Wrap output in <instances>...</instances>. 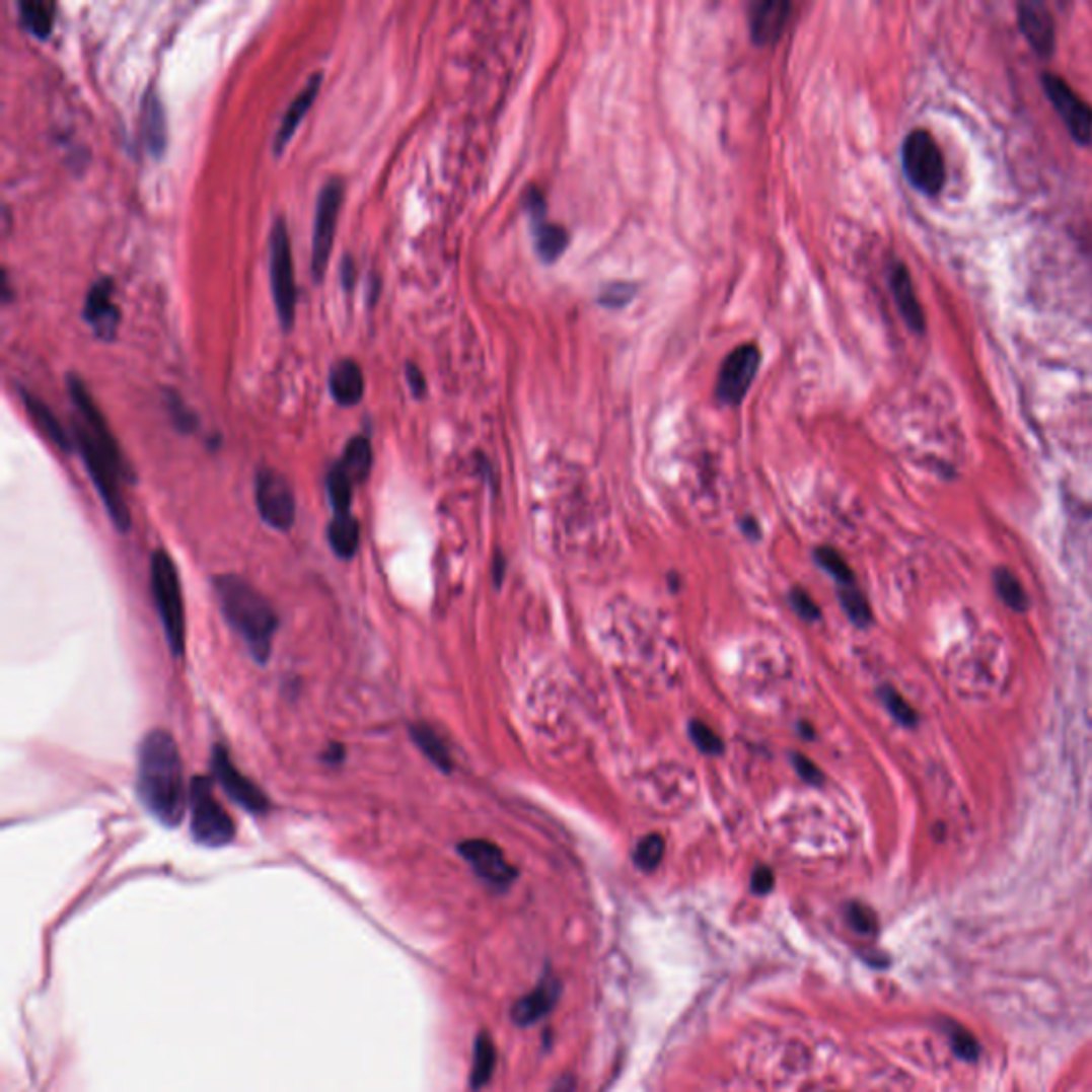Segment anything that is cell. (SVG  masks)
Masks as SVG:
<instances>
[{"mask_svg": "<svg viewBox=\"0 0 1092 1092\" xmlns=\"http://www.w3.org/2000/svg\"><path fill=\"white\" fill-rule=\"evenodd\" d=\"M342 199H344V181L338 177L329 179L318 193L314 231H312V276L316 282L324 278L329 257H332V250H334Z\"/></svg>", "mask_w": 1092, "mask_h": 1092, "instance_id": "obj_9", "label": "cell"}, {"mask_svg": "<svg viewBox=\"0 0 1092 1092\" xmlns=\"http://www.w3.org/2000/svg\"><path fill=\"white\" fill-rule=\"evenodd\" d=\"M757 367H759L757 346L745 344L732 350L719 369V378L715 386L717 399L726 406H738L745 399L747 390L755 378Z\"/></svg>", "mask_w": 1092, "mask_h": 1092, "instance_id": "obj_11", "label": "cell"}, {"mask_svg": "<svg viewBox=\"0 0 1092 1092\" xmlns=\"http://www.w3.org/2000/svg\"><path fill=\"white\" fill-rule=\"evenodd\" d=\"M406 376H408V384H410V390L415 393L417 397H423L425 390H427V382L421 374V369L415 365V363H408L406 365Z\"/></svg>", "mask_w": 1092, "mask_h": 1092, "instance_id": "obj_43", "label": "cell"}, {"mask_svg": "<svg viewBox=\"0 0 1092 1092\" xmlns=\"http://www.w3.org/2000/svg\"><path fill=\"white\" fill-rule=\"evenodd\" d=\"M790 602H792V608L802 616L805 622H817L819 620V606L817 602L813 600V597L802 591V589H792L790 593Z\"/></svg>", "mask_w": 1092, "mask_h": 1092, "instance_id": "obj_39", "label": "cell"}, {"mask_svg": "<svg viewBox=\"0 0 1092 1092\" xmlns=\"http://www.w3.org/2000/svg\"><path fill=\"white\" fill-rule=\"evenodd\" d=\"M792 13V5L783 0H767L751 7V39L755 46H771L781 37Z\"/></svg>", "mask_w": 1092, "mask_h": 1092, "instance_id": "obj_19", "label": "cell"}, {"mask_svg": "<svg viewBox=\"0 0 1092 1092\" xmlns=\"http://www.w3.org/2000/svg\"><path fill=\"white\" fill-rule=\"evenodd\" d=\"M888 280H890V288H892V297L896 301V307H898V312H900L904 324L909 326L914 334H924L926 316H924V310H922V305L918 301L909 270H906L902 263L896 261L890 267Z\"/></svg>", "mask_w": 1092, "mask_h": 1092, "instance_id": "obj_18", "label": "cell"}, {"mask_svg": "<svg viewBox=\"0 0 1092 1092\" xmlns=\"http://www.w3.org/2000/svg\"><path fill=\"white\" fill-rule=\"evenodd\" d=\"M254 498H257V508H259L261 519L267 525L278 531H288L295 525V517H297L295 493H293L291 483H288L286 477H282L278 469L263 467L257 471Z\"/></svg>", "mask_w": 1092, "mask_h": 1092, "instance_id": "obj_8", "label": "cell"}, {"mask_svg": "<svg viewBox=\"0 0 1092 1092\" xmlns=\"http://www.w3.org/2000/svg\"><path fill=\"white\" fill-rule=\"evenodd\" d=\"M141 135L143 143L152 156H162L167 148V120H164V107L154 86L148 88L141 105Z\"/></svg>", "mask_w": 1092, "mask_h": 1092, "instance_id": "obj_20", "label": "cell"}, {"mask_svg": "<svg viewBox=\"0 0 1092 1092\" xmlns=\"http://www.w3.org/2000/svg\"><path fill=\"white\" fill-rule=\"evenodd\" d=\"M322 757H324V761H329V765H340V761H344V747L338 745V743H332Z\"/></svg>", "mask_w": 1092, "mask_h": 1092, "instance_id": "obj_45", "label": "cell"}, {"mask_svg": "<svg viewBox=\"0 0 1092 1092\" xmlns=\"http://www.w3.org/2000/svg\"><path fill=\"white\" fill-rule=\"evenodd\" d=\"M815 560L830 576H834L841 585H854V572L850 564L845 562L843 555H839L834 549L830 547L815 549Z\"/></svg>", "mask_w": 1092, "mask_h": 1092, "instance_id": "obj_34", "label": "cell"}, {"mask_svg": "<svg viewBox=\"0 0 1092 1092\" xmlns=\"http://www.w3.org/2000/svg\"><path fill=\"white\" fill-rule=\"evenodd\" d=\"M164 404H167L169 417H171L173 425L179 431H195L197 429V417L193 415V412L187 406H184V402L175 395V390H167V393H164Z\"/></svg>", "mask_w": 1092, "mask_h": 1092, "instance_id": "obj_38", "label": "cell"}, {"mask_svg": "<svg viewBox=\"0 0 1092 1092\" xmlns=\"http://www.w3.org/2000/svg\"><path fill=\"white\" fill-rule=\"evenodd\" d=\"M112 295H114V280L102 276L90 286L86 303H84V320L94 329V334L105 342H112L116 338L118 322H120V312L114 305Z\"/></svg>", "mask_w": 1092, "mask_h": 1092, "instance_id": "obj_15", "label": "cell"}, {"mask_svg": "<svg viewBox=\"0 0 1092 1092\" xmlns=\"http://www.w3.org/2000/svg\"><path fill=\"white\" fill-rule=\"evenodd\" d=\"M634 286H628V284H614V286H608L606 291L602 293L600 297V303L604 305H610V307H624L632 297H634Z\"/></svg>", "mask_w": 1092, "mask_h": 1092, "instance_id": "obj_41", "label": "cell"}, {"mask_svg": "<svg viewBox=\"0 0 1092 1092\" xmlns=\"http://www.w3.org/2000/svg\"><path fill=\"white\" fill-rule=\"evenodd\" d=\"M664 854H666L664 836L662 834H647L645 839H641L636 845L634 862H636V867L641 871L651 873V871H655L659 867V864H662Z\"/></svg>", "mask_w": 1092, "mask_h": 1092, "instance_id": "obj_31", "label": "cell"}, {"mask_svg": "<svg viewBox=\"0 0 1092 1092\" xmlns=\"http://www.w3.org/2000/svg\"><path fill=\"white\" fill-rule=\"evenodd\" d=\"M193 839L205 848H222L235 839V821L224 811L208 777H195L189 786Z\"/></svg>", "mask_w": 1092, "mask_h": 1092, "instance_id": "obj_5", "label": "cell"}, {"mask_svg": "<svg viewBox=\"0 0 1092 1092\" xmlns=\"http://www.w3.org/2000/svg\"><path fill=\"white\" fill-rule=\"evenodd\" d=\"M775 885V875L769 867H757L751 875V890L755 894H769Z\"/></svg>", "mask_w": 1092, "mask_h": 1092, "instance_id": "obj_42", "label": "cell"}, {"mask_svg": "<svg viewBox=\"0 0 1092 1092\" xmlns=\"http://www.w3.org/2000/svg\"><path fill=\"white\" fill-rule=\"evenodd\" d=\"M353 485L355 481L348 477V471L338 461L326 474V496L334 508V517L350 514V502H353Z\"/></svg>", "mask_w": 1092, "mask_h": 1092, "instance_id": "obj_28", "label": "cell"}, {"mask_svg": "<svg viewBox=\"0 0 1092 1092\" xmlns=\"http://www.w3.org/2000/svg\"><path fill=\"white\" fill-rule=\"evenodd\" d=\"M320 84H322V73H314L310 79H307V84L303 86V90L293 98L291 105H288L284 118H282V125L274 137V152L276 154H282V150L286 148V143L293 139L295 131L299 129L303 116L307 114V110L312 107V102L320 90Z\"/></svg>", "mask_w": 1092, "mask_h": 1092, "instance_id": "obj_22", "label": "cell"}, {"mask_svg": "<svg viewBox=\"0 0 1092 1092\" xmlns=\"http://www.w3.org/2000/svg\"><path fill=\"white\" fill-rule=\"evenodd\" d=\"M1041 84L1074 141L1080 146L1092 143V107L1088 102L1054 73H1043Z\"/></svg>", "mask_w": 1092, "mask_h": 1092, "instance_id": "obj_10", "label": "cell"}, {"mask_svg": "<svg viewBox=\"0 0 1092 1092\" xmlns=\"http://www.w3.org/2000/svg\"><path fill=\"white\" fill-rule=\"evenodd\" d=\"M326 538L338 558L353 560L361 542V525L353 517V512L334 517L326 527Z\"/></svg>", "mask_w": 1092, "mask_h": 1092, "instance_id": "obj_23", "label": "cell"}, {"mask_svg": "<svg viewBox=\"0 0 1092 1092\" xmlns=\"http://www.w3.org/2000/svg\"><path fill=\"white\" fill-rule=\"evenodd\" d=\"M1018 28L1039 56L1049 58L1057 50V24L1043 3L1018 5Z\"/></svg>", "mask_w": 1092, "mask_h": 1092, "instance_id": "obj_16", "label": "cell"}, {"mask_svg": "<svg viewBox=\"0 0 1092 1092\" xmlns=\"http://www.w3.org/2000/svg\"><path fill=\"white\" fill-rule=\"evenodd\" d=\"M355 263L350 257H346L340 265V280H342V286L346 288V293H350L355 288Z\"/></svg>", "mask_w": 1092, "mask_h": 1092, "instance_id": "obj_44", "label": "cell"}, {"mask_svg": "<svg viewBox=\"0 0 1092 1092\" xmlns=\"http://www.w3.org/2000/svg\"><path fill=\"white\" fill-rule=\"evenodd\" d=\"M839 600H841L843 610L848 612V616L856 626L864 628V626L871 624L873 614H871L869 600L864 597V593L856 585H843L839 589Z\"/></svg>", "mask_w": 1092, "mask_h": 1092, "instance_id": "obj_32", "label": "cell"}, {"mask_svg": "<svg viewBox=\"0 0 1092 1092\" xmlns=\"http://www.w3.org/2000/svg\"><path fill=\"white\" fill-rule=\"evenodd\" d=\"M216 597L224 620L239 634L245 649L259 664H267L272 655L278 614L259 589L235 574L216 576Z\"/></svg>", "mask_w": 1092, "mask_h": 1092, "instance_id": "obj_2", "label": "cell"}, {"mask_svg": "<svg viewBox=\"0 0 1092 1092\" xmlns=\"http://www.w3.org/2000/svg\"><path fill=\"white\" fill-rule=\"evenodd\" d=\"M189 790L175 738L164 730L143 736L137 759V794L164 826H177L189 809Z\"/></svg>", "mask_w": 1092, "mask_h": 1092, "instance_id": "obj_1", "label": "cell"}, {"mask_svg": "<svg viewBox=\"0 0 1092 1092\" xmlns=\"http://www.w3.org/2000/svg\"><path fill=\"white\" fill-rule=\"evenodd\" d=\"M792 761H794V769H796V773H798V777H800L802 781L811 783V786H821V783H823V773L819 771L817 765H813V761H811L807 755L794 753V755H792Z\"/></svg>", "mask_w": 1092, "mask_h": 1092, "instance_id": "obj_40", "label": "cell"}, {"mask_svg": "<svg viewBox=\"0 0 1092 1092\" xmlns=\"http://www.w3.org/2000/svg\"><path fill=\"white\" fill-rule=\"evenodd\" d=\"M75 440L81 450V457L88 467L90 479L98 491V496L105 504L114 525L120 531H127L131 527V512L129 506L122 498L118 487V474H122V459H116L114 455L102 448L90 434L84 425H75Z\"/></svg>", "mask_w": 1092, "mask_h": 1092, "instance_id": "obj_4", "label": "cell"}, {"mask_svg": "<svg viewBox=\"0 0 1092 1092\" xmlns=\"http://www.w3.org/2000/svg\"><path fill=\"white\" fill-rule=\"evenodd\" d=\"M340 463L348 471L350 479L355 483H363L369 477V469H372V444L363 436L353 438L348 442Z\"/></svg>", "mask_w": 1092, "mask_h": 1092, "instance_id": "obj_27", "label": "cell"}, {"mask_svg": "<svg viewBox=\"0 0 1092 1092\" xmlns=\"http://www.w3.org/2000/svg\"><path fill=\"white\" fill-rule=\"evenodd\" d=\"M995 587H997L999 597L1005 602V606H1009L1016 612H1024L1028 608V595L1012 570L999 568L995 572Z\"/></svg>", "mask_w": 1092, "mask_h": 1092, "instance_id": "obj_30", "label": "cell"}, {"mask_svg": "<svg viewBox=\"0 0 1092 1092\" xmlns=\"http://www.w3.org/2000/svg\"><path fill=\"white\" fill-rule=\"evenodd\" d=\"M525 210L529 212L531 231L535 241V252H538L540 261L555 263L564 250L568 248L570 237L562 224H553L547 220V203L538 189H529L523 199Z\"/></svg>", "mask_w": 1092, "mask_h": 1092, "instance_id": "obj_14", "label": "cell"}, {"mask_svg": "<svg viewBox=\"0 0 1092 1092\" xmlns=\"http://www.w3.org/2000/svg\"><path fill=\"white\" fill-rule=\"evenodd\" d=\"M459 854L483 881L493 888H508L517 879V869L508 864L504 852L496 843L485 839H469L459 843Z\"/></svg>", "mask_w": 1092, "mask_h": 1092, "instance_id": "obj_13", "label": "cell"}, {"mask_svg": "<svg viewBox=\"0 0 1092 1092\" xmlns=\"http://www.w3.org/2000/svg\"><path fill=\"white\" fill-rule=\"evenodd\" d=\"M19 19L22 26L37 39H46L54 28V5L41 0H22L19 3Z\"/></svg>", "mask_w": 1092, "mask_h": 1092, "instance_id": "obj_29", "label": "cell"}, {"mask_svg": "<svg viewBox=\"0 0 1092 1092\" xmlns=\"http://www.w3.org/2000/svg\"><path fill=\"white\" fill-rule=\"evenodd\" d=\"M329 390H332L334 399L344 406L353 408L363 399L365 390V378L361 367L353 359H340L332 365L329 372Z\"/></svg>", "mask_w": 1092, "mask_h": 1092, "instance_id": "obj_21", "label": "cell"}, {"mask_svg": "<svg viewBox=\"0 0 1092 1092\" xmlns=\"http://www.w3.org/2000/svg\"><path fill=\"white\" fill-rule=\"evenodd\" d=\"M743 527H745V529H747V531H749V533H751V538H757V535H759V531H757V527H755V525H753V523H749V521H745V523H743Z\"/></svg>", "mask_w": 1092, "mask_h": 1092, "instance_id": "obj_47", "label": "cell"}, {"mask_svg": "<svg viewBox=\"0 0 1092 1092\" xmlns=\"http://www.w3.org/2000/svg\"><path fill=\"white\" fill-rule=\"evenodd\" d=\"M410 736L431 765L440 769L442 773L452 771V757L448 753V747L444 745V740L434 728H429L425 724H415V726H410Z\"/></svg>", "mask_w": 1092, "mask_h": 1092, "instance_id": "obj_25", "label": "cell"}, {"mask_svg": "<svg viewBox=\"0 0 1092 1092\" xmlns=\"http://www.w3.org/2000/svg\"><path fill=\"white\" fill-rule=\"evenodd\" d=\"M212 773L216 781L220 783V788L245 811H250L254 815H263L270 811L272 807L270 798L265 796V792L257 786V783H252L233 765L229 753H226V749L220 745L212 753Z\"/></svg>", "mask_w": 1092, "mask_h": 1092, "instance_id": "obj_12", "label": "cell"}, {"mask_svg": "<svg viewBox=\"0 0 1092 1092\" xmlns=\"http://www.w3.org/2000/svg\"><path fill=\"white\" fill-rule=\"evenodd\" d=\"M689 736L694 740V745L703 751V753H709V755H719L721 751H724V740L719 738V734L707 726L705 721H689Z\"/></svg>", "mask_w": 1092, "mask_h": 1092, "instance_id": "obj_35", "label": "cell"}, {"mask_svg": "<svg viewBox=\"0 0 1092 1092\" xmlns=\"http://www.w3.org/2000/svg\"><path fill=\"white\" fill-rule=\"evenodd\" d=\"M498 1063V1049L489 1033H481L474 1041V1054H471V1074H469V1086L474 1090H481L491 1082L493 1071H496Z\"/></svg>", "mask_w": 1092, "mask_h": 1092, "instance_id": "obj_24", "label": "cell"}, {"mask_svg": "<svg viewBox=\"0 0 1092 1092\" xmlns=\"http://www.w3.org/2000/svg\"><path fill=\"white\" fill-rule=\"evenodd\" d=\"M562 997V981L558 975L547 973L529 995L519 999L512 1007V1020L519 1026H531L544 1020Z\"/></svg>", "mask_w": 1092, "mask_h": 1092, "instance_id": "obj_17", "label": "cell"}, {"mask_svg": "<svg viewBox=\"0 0 1092 1092\" xmlns=\"http://www.w3.org/2000/svg\"><path fill=\"white\" fill-rule=\"evenodd\" d=\"M551 1092H574V1078L568 1074L562 1076L558 1082H555Z\"/></svg>", "mask_w": 1092, "mask_h": 1092, "instance_id": "obj_46", "label": "cell"}, {"mask_svg": "<svg viewBox=\"0 0 1092 1092\" xmlns=\"http://www.w3.org/2000/svg\"><path fill=\"white\" fill-rule=\"evenodd\" d=\"M150 587L169 649L175 657H181L184 647H187V614H184V597L177 568L164 551L152 553Z\"/></svg>", "mask_w": 1092, "mask_h": 1092, "instance_id": "obj_3", "label": "cell"}, {"mask_svg": "<svg viewBox=\"0 0 1092 1092\" xmlns=\"http://www.w3.org/2000/svg\"><path fill=\"white\" fill-rule=\"evenodd\" d=\"M22 399H24V406H26V410H28V415H30L32 421L37 423V427H39L41 431H44V434H46L56 446H60L63 450H67V448L71 446L69 436H67L65 427L60 425V421L56 419L54 412H52L44 402H41L39 397H34L32 393H28V390H22Z\"/></svg>", "mask_w": 1092, "mask_h": 1092, "instance_id": "obj_26", "label": "cell"}, {"mask_svg": "<svg viewBox=\"0 0 1092 1092\" xmlns=\"http://www.w3.org/2000/svg\"><path fill=\"white\" fill-rule=\"evenodd\" d=\"M947 1033H950L954 1052H956L962 1061L973 1063V1061L979 1059V1052H981L979 1041H977L971 1033H968L966 1028H962L960 1024H950V1026H947Z\"/></svg>", "mask_w": 1092, "mask_h": 1092, "instance_id": "obj_37", "label": "cell"}, {"mask_svg": "<svg viewBox=\"0 0 1092 1092\" xmlns=\"http://www.w3.org/2000/svg\"><path fill=\"white\" fill-rule=\"evenodd\" d=\"M270 272H272V295L276 303V312L282 326L293 329L295 310H297V282H295V263L291 250V237L282 218H278L270 233Z\"/></svg>", "mask_w": 1092, "mask_h": 1092, "instance_id": "obj_6", "label": "cell"}, {"mask_svg": "<svg viewBox=\"0 0 1092 1092\" xmlns=\"http://www.w3.org/2000/svg\"><path fill=\"white\" fill-rule=\"evenodd\" d=\"M877 696L883 703V707L888 709V713L898 721L900 726H904V728H916L918 726V713L914 711V707L906 703V700L894 687L883 685V687H879Z\"/></svg>", "mask_w": 1092, "mask_h": 1092, "instance_id": "obj_33", "label": "cell"}, {"mask_svg": "<svg viewBox=\"0 0 1092 1092\" xmlns=\"http://www.w3.org/2000/svg\"><path fill=\"white\" fill-rule=\"evenodd\" d=\"M902 171L912 187L935 197L945 187V160L929 131L916 129L902 141Z\"/></svg>", "mask_w": 1092, "mask_h": 1092, "instance_id": "obj_7", "label": "cell"}, {"mask_svg": "<svg viewBox=\"0 0 1092 1092\" xmlns=\"http://www.w3.org/2000/svg\"><path fill=\"white\" fill-rule=\"evenodd\" d=\"M845 918L848 924L860 935H875L877 933V916L864 902H850L845 906Z\"/></svg>", "mask_w": 1092, "mask_h": 1092, "instance_id": "obj_36", "label": "cell"}]
</instances>
